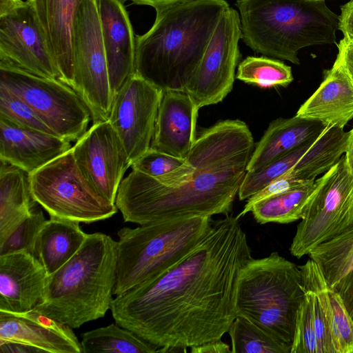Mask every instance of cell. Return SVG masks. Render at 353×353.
<instances>
[{"instance_id":"cell-1","label":"cell","mask_w":353,"mask_h":353,"mask_svg":"<svg viewBox=\"0 0 353 353\" xmlns=\"http://www.w3.org/2000/svg\"><path fill=\"white\" fill-rule=\"evenodd\" d=\"M252 258L237 217L212 221L202 241L158 279L113 299L117 324L157 346L159 352L221 340L236 317L240 272Z\"/></svg>"},{"instance_id":"cell-2","label":"cell","mask_w":353,"mask_h":353,"mask_svg":"<svg viewBox=\"0 0 353 353\" xmlns=\"http://www.w3.org/2000/svg\"><path fill=\"white\" fill-rule=\"evenodd\" d=\"M254 148L247 124L221 121L202 130L192 148L197 168L188 181L166 186L138 170L123 178L115 205L125 222L153 221L227 215L238 194Z\"/></svg>"},{"instance_id":"cell-3","label":"cell","mask_w":353,"mask_h":353,"mask_svg":"<svg viewBox=\"0 0 353 353\" xmlns=\"http://www.w3.org/2000/svg\"><path fill=\"white\" fill-rule=\"evenodd\" d=\"M225 0H173L154 8L150 29L136 36L135 74L162 91H185L223 12Z\"/></svg>"},{"instance_id":"cell-4","label":"cell","mask_w":353,"mask_h":353,"mask_svg":"<svg viewBox=\"0 0 353 353\" xmlns=\"http://www.w3.org/2000/svg\"><path fill=\"white\" fill-rule=\"evenodd\" d=\"M117 263V241L101 232L88 234L77 253L48 275L34 309L72 328L103 317L114 299Z\"/></svg>"},{"instance_id":"cell-5","label":"cell","mask_w":353,"mask_h":353,"mask_svg":"<svg viewBox=\"0 0 353 353\" xmlns=\"http://www.w3.org/2000/svg\"><path fill=\"white\" fill-rule=\"evenodd\" d=\"M243 41L253 51L299 65V51L336 43L339 17L325 0H236Z\"/></svg>"},{"instance_id":"cell-6","label":"cell","mask_w":353,"mask_h":353,"mask_svg":"<svg viewBox=\"0 0 353 353\" xmlns=\"http://www.w3.org/2000/svg\"><path fill=\"white\" fill-rule=\"evenodd\" d=\"M304 295L299 265L276 252L264 258H252L239 276L236 315L291 349L297 312Z\"/></svg>"},{"instance_id":"cell-7","label":"cell","mask_w":353,"mask_h":353,"mask_svg":"<svg viewBox=\"0 0 353 353\" xmlns=\"http://www.w3.org/2000/svg\"><path fill=\"white\" fill-rule=\"evenodd\" d=\"M211 223V216H195L120 229L114 295L167 272L196 247L208 232Z\"/></svg>"},{"instance_id":"cell-8","label":"cell","mask_w":353,"mask_h":353,"mask_svg":"<svg viewBox=\"0 0 353 353\" xmlns=\"http://www.w3.org/2000/svg\"><path fill=\"white\" fill-rule=\"evenodd\" d=\"M29 182L33 198L50 218L92 223L118 211L83 176L72 148L29 174Z\"/></svg>"},{"instance_id":"cell-9","label":"cell","mask_w":353,"mask_h":353,"mask_svg":"<svg viewBox=\"0 0 353 353\" xmlns=\"http://www.w3.org/2000/svg\"><path fill=\"white\" fill-rule=\"evenodd\" d=\"M0 85L24 101L59 137L77 141L88 130L89 109L75 90L59 79L0 59Z\"/></svg>"},{"instance_id":"cell-10","label":"cell","mask_w":353,"mask_h":353,"mask_svg":"<svg viewBox=\"0 0 353 353\" xmlns=\"http://www.w3.org/2000/svg\"><path fill=\"white\" fill-rule=\"evenodd\" d=\"M316 182L290 247V254L298 259L353 223V176L345 155Z\"/></svg>"},{"instance_id":"cell-11","label":"cell","mask_w":353,"mask_h":353,"mask_svg":"<svg viewBox=\"0 0 353 353\" xmlns=\"http://www.w3.org/2000/svg\"><path fill=\"white\" fill-rule=\"evenodd\" d=\"M75 91L93 123L109 119L112 98L97 0H83L73 32Z\"/></svg>"},{"instance_id":"cell-12","label":"cell","mask_w":353,"mask_h":353,"mask_svg":"<svg viewBox=\"0 0 353 353\" xmlns=\"http://www.w3.org/2000/svg\"><path fill=\"white\" fill-rule=\"evenodd\" d=\"M239 12L229 7L220 17L203 56L185 91L200 109L221 102L231 92L241 57Z\"/></svg>"},{"instance_id":"cell-13","label":"cell","mask_w":353,"mask_h":353,"mask_svg":"<svg viewBox=\"0 0 353 353\" xmlns=\"http://www.w3.org/2000/svg\"><path fill=\"white\" fill-rule=\"evenodd\" d=\"M163 93L134 73L112 99L108 120L132 165L151 146Z\"/></svg>"},{"instance_id":"cell-14","label":"cell","mask_w":353,"mask_h":353,"mask_svg":"<svg viewBox=\"0 0 353 353\" xmlns=\"http://www.w3.org/2000/svg\"><path fill=\"white\" fill-rule=\"evenodd\" d=\"M72 148L85 179L103 198L115 203L123 175L132 164L110 121L92 123Z\"/></svg>"},{"instance_id":"cell-15","label":"cell","mask_w":353,"mask_h":353,"mask_svg":"<svg viewBox=\"0 0 353 353\" xmlns=\"http://www.w3.org/2000/svg\"><path fill=\"white\" fill-rule=\"evenodd\" d=\"M0 59L38 76L59 78L46 38L28 1L0 17Z\"/></svg>"},{"instance_id":"cell-16","label":"cell","mask_w":353,"mask_h":353,"mask_svg":"<svg viewBox=\"0 0 353 353\" xmlns=\"http://www.w3.org/2000/svg\"><path fill=\"white\" fill-rule=\"evenodd\" d=\"M21 343L40 352L82 353L81 342L69 325L32 309L0 311V343Z\"/></svg>"},{"instance_id":"cell-17","label":"cell","mask_w":353,"mask_h":353,"mask_svg":"<svg viewBox=\"0 0 353 353\" xmlns=\"http://www.w3.org/2000/svg\"><path fill=\"white\" fill-rule=\"evenodd\" d=\"M112 98L135 73L136 37L122 0H97Z\"/></svg>"},{"instance_id":"cell-18","label":"cell","mask_w":353,"mask_h":353,"mask_svg":"<svg viewBox=\"0 0 353 353\" xmlns=\"http://www.w3.org/2000/svg\"><path fill=\"white\" fill-rule=\"evenodd\" d=\"M83 0H28L46 38L59 79L75 90L73 32Z\"/></svg>"},{"instance_id":"cell-19","label":"cell","mask_w":353,"mask_h":353,"mask_svg":"<svg viewBox=\"0 0 353 353\" xmlns=\"http://www.w3.org/2000/svg\"><path fill=\"white\" fill-rule=\"evenodd\" d=\"M48 274L27 251L0 255V311L23 312L41 299Z\"/></svg>"},{"instance_id":"cell-20","label":"cell","mask_w":353,"mask_h":353,"mask_svg":"<svg viewBox=\"0 0 353 353\" xmlns=\"http://www.w3.org/2000/svg\"><path fill=\"white\" fill-rule=\"evenodd\" d=\"M199 110L185 91H164L150 147L185 159L196 139Z\"/></svg>"},{"instance_id":"cell-21","label":"cell","mask_w":353,"mask_h":353,"mask_svg":"<svg viewBox=\"0 0 353 353\" xmlns=\"http://www.w3.org/2000/svg\"><path fill=\"white\" fill-rule=\"evenodd\" d=\"M72 148L70 141L0 117V160L28 174Z\"/></svg>"},{"instance_id":"cell-22","label":"cell","mask_w":353,"mask_h":353,"mask_svg":"<svg viewBox=\"0 0 353 353\" xmlns=\"http://www.w3.org/2000/svg\"><path fill=\"white\" fill-rule=\"evenodd\" d=\"M296 115L340 129L353 119V84L336 59Z\"/></svg>"},{"instance_id":"cell-23","label":"cell","mask_w":353,"mask_h":353,"mask_svg":"<svg viewBox=\"0 0 353 353\" xmlns=\"http://www.w3.org/2000/svg\"><path fill=\"white\" fill-rule=\"evenodd\" d=\"M326 126L295 115L272 121L254 146L247 172L264 168L305 143L317 138Z\"/></svg>"},{"instance_id":"cell-24","label":"cell","mask_w":353,"mask_h":353,"mask_svg":"<svg viewBox=\"0 0 353 353\" xmlns=\"http://www.w3.org/2000/svg\"><path fill=\"white\" fill-rule=\"evenodd\" d=\"M79 222L50 218L39 232L32 254L50 275L68 261L80 249L88 234Z\"/></svg>"},{"instance_id":"cell-25","label":"cell","mask_w":353,"mask_h":353,"mask_svg":"<svg viewBox=\"0 0 353 353\" xmlns=\"http://www.w3.org/2000/svg\"><path fill=\"white\" fill-rule=\"evenodd\" d=\"M29 174L0 160V243L37 208Z\"/></svg>"},{"instance_id":"cell-26","label":"cell","mask_w":353,"mask_h":353,"mask_svg":"<svg viewBox=\"0 0 353 353\" xmlns=\"http://www.w3.org/2000/svg\"><path fill=\"white\" fill-rule=\"evenodd\" d=\"M316 185V179L307 181L264 199L255 203L250 212L261 224L289 223L302 219Z\"/></svg>"},{"instance_id":"cell-27","label":"cell","mask_w":353,"mask_h":353,"mask_svg":"<svg viewBox=\"0 0 353 353\" xmlns=\"http://www.w3.org/2000/svg\"><path fill=\"white\" fill-rule=\"evenodd\" d=\"M82 353H154L159 347L118 324L81 334Z\"/></svg>"},{"instance_id":"cell-28","label":"cell","mask_w":353,"mask_h":353,"mask_svg":"<svg viewBox=\"0 0 353 353\" xmlns=\"http://www.w3.org/2000/svg\"><path fill=\"white\" fill-rule=\"evenodd\" d=\"M305 288L312 297V315L319 353H336L327 303L328 285L318 265L312 259L299 265Z\"/></svg>"},{"instance_id":"cell-29","label":"cell","mask_w":353,"mask_h":353,"mask_svg":"<svg viewBox=\"0 0 353 353\" xmlns=\"http://www.w3.org/2000/svg\"><path fill=\"white\" fill-rule=\"evenodd\" d=\"M308 255L332 288L353 269V223L338 235L318 245Z\"/></svg>"},{"instance_id":"cell-30","label":"cell","mask_w":353,"mask_h":353,"mask_svg":"<svg viewBox=\"0 0 353 353\" xmlns=\"http://www.w3.org/2000/svg\"><path fill=\"white\" fill-rule=\"evenodd\" d=\"M236 79L261 88L286 86L294 79L292 68L268 57H248L238 65Z\"/></svg>"},{"instance_id":"cell-31","label":"cell","mask_w":353,"mask_h":353,"mask_svg":"<svg viewBox=\"0 0 353 353\" xmlns=\"http://www.w3.org/2000/svg\"><path fill=\"white\" fill-rule=\"evenodd\" d=\"M228 333L232 353H290L289 347L241 316L235 318Z\"/></svg>"},{"instance_id":"cell-32","label":"cell","mask_w":353,"mask_h":353,"mask_svg":"<svg viewBox=\"0 0 353 353\" xmlns=\"http://www.w3.org/2000/svg\"><path fill=\"white\" fill-rule=\"evenodd\" d=\"M317 138L305 143L261 169L247 172L239 190V199L242 201L250 198L288 172L312 146Z\"/></svg>"},{"instance_id":"cell-33","label":"cell","mask_w":353,"mask_h":353,"mask_svg":"<svg viewBox=\"0 0 353 353\" xmlns=\"http://www.w3.org/2000/svg\"><path fill=\"white\" fill-rule=\"evenodd\" d=\"M327 303L336 353H353V321L340 296L329 286Z\"/></svg>"},{"instance_id":"cell-34","label":"cell","mask_w":353,"mask_h":353,"mask_svg":"<svg viewBox=\"0 0 353 353\" xmlns=\"http://www.w3.org/2000/svg\"><path fill=\"white\" fill-rule=\"evenodd\" d=\"M0 117L19 125L57 136L24 101L2 85H0Z\"/></svg>"},{"instance_id":"cell-35","label":"cell","mask_w":353,"mask_h":353,"mask_svg":"<svg viewBox=\"0 0 353 353\" xmlns=\"http://www.w3.org/2000/svg\"><path fill=\"white\" fill-rule=\"evenodd\" d=\"M304 289L305 295L297 312L290 353H319L312 315L311 294L308 290Z\"/></svg>"},{"instance_id":"cell-36","label":"cell","mask_w":353,"mask_h":353,"mask_svg":"<svg viewBox=\"0 0 353 353\" xmlns=\"http://www.w3.org/2000/svg\"><path fill=\"white\" fill-rule=\"evenodd\" d=\"M46 221L43 211L37 208L0 243V255L19 251H27L32 254L35 239Z\"/></svg>"},{"instance_id":"cell-37","label":"cell","mask_w":353,"mask_h":353,"mask_svg":"<svg viewBox=\"0 0 353 353\" xmlns=\"http://www.w3.org/2000/svg\"><path fill=\"white\" fill-rule=\"evenodd\" d=\"M185 159L152 148L138 159L132 168L154 179H159L180 167Z\"/></svg>"},{"instance_id":"cell-38","label":"cell","mask_w":353,"mask_h":353,"mask_svg":"<svg viewBox=\"0 0 353 353\" xmlns=\"http://www.w3.org/2000/svg\"><path fill=\"white\" fill-rule=\"evenodd\" d=\"M331 288L340 296L353 321V269L339 279Z\"/></svg>"},{"instance_id":"cell-39","label":"cell","mask_w":353,"mask_h":353,"mask_svg":"<svg viewBox=\"0 0 353 353\" xmlns=\"http://www.w3.org/2000/svg\"><path fill=\"white\" fill-rule=\"evenodd\" d=\"M336 60L341 63L353 84V39L343 37L337 44Z\"/></svg>"},{"instance_id":"cell-40","label":"cell","mask_w":353,"mask_h":353,"mask_svg":"<svg viewBox=\"0 0 353 353\" xmlns=\"http://www.w3.org/2000/svg\"><path fill=\"white\" fill-rule=\"evenodd\" d=\"M339 30L343 34V37L353 39V0L341 7Z\"/></svg>"},{"instance_id":"cell-41","label":"cell","mask_w":353,"mask_h":353,"mask_svg":"<svg viewBox=\"0 0 353 353\" xmlns=\"http://www.w3.org/2000/svg\"><path fill=\"white\" fill-rule=\"evenodd\" d=\"M192 353H228L232 352L229 345L219 340L215 342H210L190 348Z\"/></svg>"},{"instance_id":"cell-42","label":"cell","mask_w":353,"mask_h":353,"mask_svg":"<svg viewBox=\"0 0 353 353\" xmlns=\"http://www.w3.org/2000/svg\"><path fill=\"white\" fill-rule=\"evenodd\" d=\"M6 352H40L37 349L17 343H0V353Z\"/></svg>"},{"instance_id":"cell-43","label":"cell","mask_w":353,"mask_h":353,"mask_svg":"<svg viewBox=\"0 0 353 353\" xmlns=\"http://www.w3.org/2000/svg\"><path fill=\"white\" fill-rule=\"evenodd\" d=\"M344 155L347 170L353 176V128L349 131V137Z\"/></svg>"},{"instance_id":"cell-44","label":"cell","mask_w":353,"mask_h":353,"mask_svg":"<svg viewBox=\"0 0 353 353\" xmlns=\"http://www.w3.org/2000/svg\"><path fill=\"white\" fill-rule=\"evenodd\" d=\"M24 2L21 0H0V17L12 12Z\"/></svg>"},{"instance_id":"cell-45","label":"cell","mask_w":353,"mask_h":353,"mask_svg":"<svg viewBox=\"0 0 353 353\" xmlns=\"http://www.w3.org/2000/svg\"><path fill=\"white\" fill-rule=\"evenodd\" d=\"M123 1V0H122ZM137 4L150 6L153 8L170 2L173 0H128Z\"/></svg>"}]
</instances>
